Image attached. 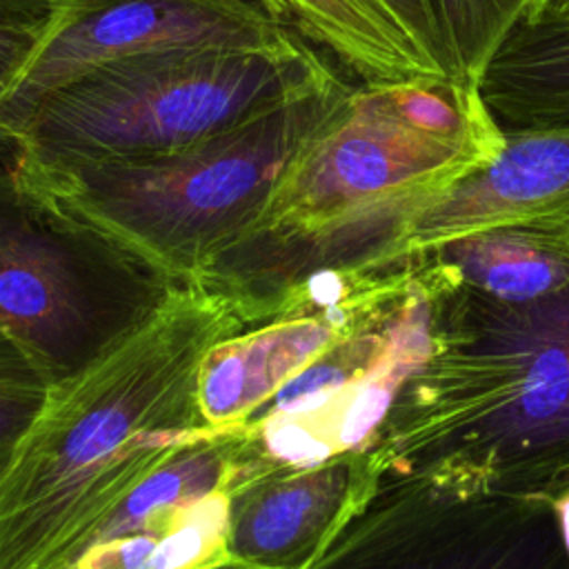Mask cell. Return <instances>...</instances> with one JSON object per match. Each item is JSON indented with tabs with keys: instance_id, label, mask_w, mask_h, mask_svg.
<instances>
[{
	"instance_id": "1",
	"label": "cell",
	"mask_w": 569,
	"mask_h": 569,
	"mask_svg": "<svg viewBox=\"0 0 569 569\" xmlns=\"http://www.w3.org/2000/svg\"><path fill=\"white\" fill-rule=\"evenodd\" d=\"M238 331L227 302L182 284L107 358L53 387L0 480V569H73L129 493L213 429L200 367Z\"/></svg>"
},
{
	"instance_id": "2",
	"label": "cell",
	"mask_w": 569,
	"mask_h": 569,
	"mask_svg": "<svg viewBox=\"0 0 569 569\" xmlns=\"http://www.w3.org/2000/svg\"><path fill=\"white\" fill-rule=\"evenodd\" d=\"M478 293L447 336L431 329L420 382L365 447L376 476L451 458L525 482L569 471V282L520 302Z\"/></svg>"
},
{
	"instance_id": "3",
	"label": "cell",
	"mask_w": 569,
	"mask_h": 569,
	"mask_svg": "<svg viewBox=\"0 0 569 569\" xmlns=\"http://www.w3.org/2000/svg\"><path fill=\"white\" fill-rule=\"evenodd\" d=\"M351 87L336 76L171 153L47 173L16 171L73 216L189 284L260 222L296 158Z\"/></svg>"
},
{
	"instance_id": "4",
	"label": "cell",
	"mask_w": 569,
	"mask_h": 569,
	"mask_svg": "<svg viewBox=\"0 0 569 569\" xmlns=\"http://www.w3.org/2000/svg\"><path fill=\"white\" fill-rule=\"evenodd\" d=\"M336 76L298 33L271 47H180L120 58L33 107L9 140L13 167L47 173L171 153Z\"/></svg>"
},
{
	"instance_id": "5",
	"label": "cell",
	"mask_w": 569,
	"mask_h": 569,
	"mask_svg": "<svg viewBox=\"0 0 569 569\" xmlns=\"http://www.w3.org/2000/svg\"><path fill=\"white\" fill-rule=\"evenodd\" d=\"M180 287L13 164L0 167V329L51 389L107 358Z\"/></svg>"
},
{
	"instance_id": "6",
	"label": "cell",
	"mask_w": 569,
	"mask_h": 569,
	"mask_svg": "<svg viewBox=\"0 0 569 569\" xmlns=\"http://www.w3.org/2000/svg\"><path fill=\"white\" fill-rule=\"evenodd\" d=\"M296 31L264 0H62L0 100V142L87 71L180 47H271Z\"/></svg>"
},
{
	"instance_id": "7",
	"label": "cell",
	"mask_w": 569,
	"mask_h": 569,
	"mask_svg": "<svg viewBox=\"0 0 569 569\" xmlns=\"http://www.w3.org/2000/svg\"><path fill=\"white\" fill-rule=\"evenodd\" d=\"M256 473L240 429H211L129 493L73 569H218L231 562V493Z\"/></svg>"
},
{
	"instance_id": "8",
	"label": "cell",
	"mask_w": 569,
	"mask_h": 569,
	"mask_svg": "<svg viewBox=\"0 0 569 569\" xmlns=\"http://www.w3.org/2000/svg\"><path fill=\"white\" fill-rule=\"evenodd\" d=\"M402 489V487H400ZM418 513V491H382L342 525L309 569H560L569 560L556 516L518 505H469L449 518Z\"/></svg>"
},
{
	"instance_id": "9",
	"label": "cell",
	"mask_w": 569,
	"mask_h": 569,
	"mask_svg": "<svg viewBox=\"0 0 569 569\" xmlns=\"http://www.w3.org/2000/svg\"><path fill=\"white\" fill-rule=\"evenodd\" d=\"M391 273L367 289L322 302L298 298L269 320L218 342L200 367L198 402L213 429H236L309 362L356 331L380 322Z\"/></svg>"
},
{
	"instance_id": "10",
	"label": "cell",
	"mask_w": 569,
	"mask_h": 569,
	"mask_svg": "<svg viewBox=\"0 0 569 569\" xmlns=\"http://www.w3.org/2000/svg\"><path fill=\"white\" fill-rule=\"evenodd\" d=\"M373 489L362 449L251 476L231 493L229 556L249 569H309Z\"/></svg>"
},
{
	"instance_id": "11",
	"label": "cell",
	"mask_w": 569,
	"mask_h": 569,
	"mask_svg": "<svg viewBox=\"0 0 569 569\" xmlns=\"http://www.w3.org/2000/svg\"><path fill=\"white\" fill-rule=\"evenodd\" d=\"M569 213V122L505 129L493 160L467 173L407 220L398 262L491 224Z\"/></svg>"
},
{
	"instance_id": "12",
	"label": "cell",
	"mask_w": 569,
	"mask_h": 569,
	"mask_svg": "<svg viewBox=\"0 0 569 569\" xmlns=\"http://www.w3.org/2000/svg\"><path fill=\"white\" fill-rule=\"evenodd\" d=\"M422 253H433L442 271L476 291L533 300L569 282V213L491 224Z\"/></svg>"
},
{
	"instance_id": "13",
	"label": "cell",
	"mask_w": 569,
	"mask_h": 569,
	"mask_svg": "<svg viewBox=\"0 0 569 569\" xmlns=\"http://www.w3.org/2000/svg\"><path fill=\"white\" fill-rule=\"evenodd\" d=\"M264 2L298 36L327 49L362 84L451 78L420 49L382 0Z\"/></svg>"
},
{
	"instance_id": "14",
	"label": "cell",
	"mask_w": 569,
	"mask_h": 569,
	"mask_svg": "<svg viewBox=\"0 0 569 569\" xmlns=\"http://www.w3.org/2000/svg\"><path fill=\"white\" fill-rule=\"evenodd\" d=\"M478 91L505 129L569 122V13L522 16L485 64Z\"/></svg>"
},
{
	"instance_id": "15",
	"label": "cell",
	"mask_w": 569,
	"mask_h": 569,
	"mask_svg": "<svg viewBox=\"0 0 569 569\" xmlns=\"http://www.w3.org/2000/svg\"><path fill=\"white\" fill-rule=\"evenodd\" d=\"M433 7L458 80L478 87L485 64L536 0H433Z\"/></svg>"
},
{
	"instance_id": "16",
	"label": "cell",
	"mask_w": 569,
	"mask_h": 569,
	"mask_svg": "<svg viewBox=\"0 0 569 569\" xmlns=\"http://www.w3.org/2000/svg\"><path fill=\"white\" fill-rule=\"evenodd\" d=\"M33 360L0 329V480L49 398Z\"/></svg>"
},
{
	"instance_id": "17",
	"label": "cell",
	"mask_w": 569,
	"mask_h": 569,
	"mask_svg": "<svg viewBox=\"0 0 569 569\" xmlns=\"http://www.w3.org/2000/svg\"><path fill=\"white\" fill-rule=\"evenodd\" d=\"M382 2L407 29V33L420 44V49L427 56H431L453 80H458L440 22H438L433 0H382Z\"/></svg>"
},
{
	"instance_id": "18",
	"label": "cell",
	"mask_w": 569,
	"mask_h": 569,
	"mask_svg": "<svg viewBox=\"0 0 569 569\" xmlns=\"http://www.w3.org/2000/svg\"><path fill=\"white\" fill-rule=\"evenodd\" d=\"M42 29L0 22V100L22 71Z\"/></svg>"
},
{
	"instance_id": "19",
	"label": "cell",
	"mask_w": 569,
	"mask_h": 569,
	"mask_svg": "<svg viewBox=\"0 0 569 569\" xmlns=\"http://www.w3.org/2000/svg\"><path fill=\"white\" fill-rule=\"evenodd\" d=\"M62 0H0V22L42 29Z\"/></svg>"
},
{
	"instance_id": "20",
	"label": "cell",
	"mask_w": 569,
	"mask_h": 569,
	"mask_svg": "<svg viewBox=\"0 0 569 569\" xmlns=\"http://www.w3.org/2000/svg\"><path fill=\"white\" fill-rule=\"evenodd\" d=\"M556 520H558V529H560V538H562V547H565V553L569 558V493H565L556 507Z\"/></svg>"
},
{
	"instance_id": "21",
	"label": "cell",
	"mask_w": 569,
	"mask_h": 569,
	"mask_svg": "<svg viewBox=\"0 0 569 569\" xmlns=\"http://www.w3.org/2000/svg\"><path fill=\"white\" fill-rule=\"evenodd\" d=\"M531 11H553V13H569V0H536Z\"/></svg>"
}]
</instances>
